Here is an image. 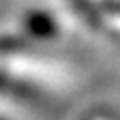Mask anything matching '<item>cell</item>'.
Wrapping results in <instances>:
<instances>
[{"label":"cell","mask_w":120,"mask_h":120,"mask_svg":"<svg viewBox=\"0 0 120 120\" xmlns=\"http://www.w3.org/2000/svg\"><path fill=\"white\" fill-rule=\"evenodd\" d=\"M28 30L36 36H50L54 32V24L46 14H34L28 22Z\"/></svg>","instance_id":"6da1fadb"}]
</instances>
